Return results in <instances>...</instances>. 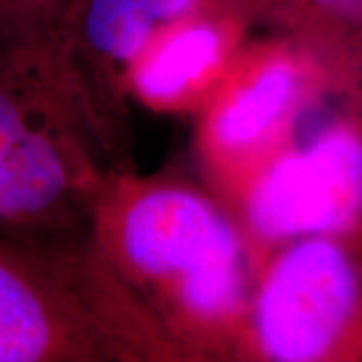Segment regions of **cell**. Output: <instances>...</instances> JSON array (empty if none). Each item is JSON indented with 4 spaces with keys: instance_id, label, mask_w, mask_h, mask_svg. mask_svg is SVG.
I'll return each instance as SVG.
<instances>
[{
    "instance_id": "1",
    "label": "cell",
    "mask_w": 362,
    "mask_h": 362,
    "mask_svg": "<svg viewBox=\"0 0 362 362\" xmlns=\"http://www.w3.org/2000/svg\"><path fill=\"white\" fill-rule=\"evenodd\" d=\"M121 247L143 276L175 286L181 306L195 318H228L244 300L242 242L197 194L163 187L135 199L123 218Z\"/></svg>"
},
{
    "instance_id": "2",
    "label": "cell",
    "mask_w": 362,
    "mask_h": 362,
    "mask_svg": "<svg viewBox=\"0 0 362 362\" xmlns=\"http://www.w3.org/2000/svg\"><path fill=\"white\" fill-rule=\"evenodd\" d=\"M344 238H300L274 259L254 316L270 361L330 358L362 328V262Z\"/></svg>"
},
{
    "instance_id": "3",
    "label": "cell",
    "mask_w": 362,
    "mask_h": 362,
    "mask_svg": "<svg viewBox=\"0 0 362 362\" xmlns=\"http://www.w3.org/2000/svg\"><path fill=\"white\" fill-rule=\"evenodd\" d=\"M247 220L272 242L362 233V129L338 123L278 157L250 192Z\"/></svg>"
},
{
    "instance_id": "4",
    "label": "cell",
    "mask_w": 362,
    "mask_h": 362,
    "mask_svg": "<svg viewBox=\"0 0 362 362\" xmlns=\"http://www.w3.org/2000/svg\"><path fill=\"white\" fill-rule=\"evenodd\" d=\"M66 185L65 157L57 145L0 93V218L37 216L65 195Z\"/></svg>"
},
{
    "instance_id": "5",
    "label": "cell",
    "mask_w": 362,
    "mask_h": 362,
    "mask_svg": "<svg viewBox=\"0 0 362 362\" xmlns=\"http://www.w3.org/2000/svg\"><path fill=\"white\" fill-rule=\"evenodd\" d=\"M223 49V33L214 23L194 16L173 23L137 59L135 87L147 101H177L220 66Z\"/></svg>"
},
{
    "instance_id": "6",
    "label": "cell",
    "mask_w": 362,
    "mask_h": 362,
    "mask_svg": "<svg viewBox=\"0 0 362 362\" xmlns=\"http://www.w3.org/2000/svg\"><path fill=\"white\" fill-rule=\"evenodd\" d=\"M300 93V73L288 59H274L233 90L211 121L214 143L226 151L258 147L282 125Z\"/></svg>"
},
{
    "instance_id": "7",
    "label": "cell",
    "mask_w": 362,
    "mask_h": 362,
    "mask_svg": "<svg viewBox=\"0 0 362 362\" xmlns=\"http://www.w3.org/2000/svg\"><path fill=\"white\" fill-rule=\"evenodd\" d=\"M59 344V320L47 298L0 258V362L47 361Z\"/></svg>"
},
{
    "instance_id": "8",
    "label": "cell",
    "mask_w": 362,
    "mask_h": 362,
    "mask_svg": "<svg viewBox=\"0 0 362 362\" xmlns=\"http://www.w3.org/2000/svg\"><path fill=\"white\" fill-rule=\"evenodd\" d=\"M159 23L139 0H87L83 30L89 45L105 57L137 61L156 39Z\"/></svg>"
},
{
    "instance_id": "9",
    "label": "cell",
    "mask_w": 362,
    "mask_h": 362,
    "mask_svg": "<svg viewBox=\"0 0 362 362\" xmlns=\"http://www.w3.org/2000/svg\"><path fill=\"white\" fill-rule=\"evenodd\" d=\"M324 23L362 40V0H298Z\"/></svg>"
},
{
    "instance_id": "10",
    "label": "cell",
    "mask_w": 362,
    "mask_h": 362,
    "mask_svg": "<svg viewBox=\"0 0 362 362\" xmlns=\"http://www.w3.org/2000/svg\"><path fill=\"white\" fill-rule=\"evenodd\" d=\"M159 26H169L189 18L204 0H139Z\"/></svg>"
}]
</instances>
